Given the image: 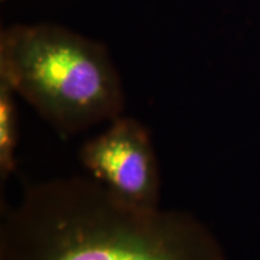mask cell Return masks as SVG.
<instances>
[{
	"label": "cell",
	"mask_w": 260,
	"mask_h": 260,
	"mask_svg": "<svg viewBox=\"0 0 260 260\" xmlns=\"http://www.w3.org/2000/svg\"><path fill=\"white\" fill-rule=\"evenodd\" d=\"M0 260H229L194 213L144 209L92 177L64 176L24 188L0 222Z\"/></svg>",
	"instance_id": "6da1fadb"
},
{
	"label": "cell",
	"mask_w": 260,
	"mask_h": 260,
	"mask_svg": "<svg viewBox=\"0 0 260 260\" xmlns=\"http://www.w3.org/2000/svg\"><path fill=\"white\" fill-rule=\"evenodd\" d=\"M79 160L89 177L125 203L160 207V168L149 130L134 117L119 116L87 140Z\"/></svg>",
	"instance_id": "3957f363"
},
{
	"label": "cell",
	"mask_w": 260,
	"mask_h": 260,
	"mask_svg": "<svg viewBox=\"0 0 260 260\" xmlns=\"http://www.w3.org/2000/svg\"><path fill=\"white\" fill-rule=\"evenodd\" d=\"M16 93L4 81L0 80V183L4 187L17 169L19 139L18 110Z\"/></svg>",
	"instance_id": "277c9868"
},
{
	"label": "cell",
	"mask_w": 260,
	"mask_h": 260,
	"mask_svg": "<svg viewBox=\"0 0 260 260\" xmlns=\"http://www.w3.org/2000/svg\"><path fill=\"white\" fill-rule=\"evenodd\" d=\"M0 80L63 139L124 111L122 79L107 48L56 24H15L0 34Z\"/></svg>",
	"instance_id": "7a4b0ae2"
}]
</instances>
